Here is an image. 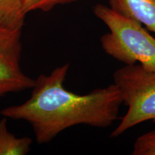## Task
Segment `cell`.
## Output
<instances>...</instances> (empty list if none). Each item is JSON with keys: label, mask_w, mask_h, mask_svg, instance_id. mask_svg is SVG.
<instances>
[{"label": "cell", "mask_w": 155, "mask_h": 155, "mask_svg": "<svg viewBox=\"0 0 155 155\" xmlns=\"http://www.w3.org/2000/svg\"><path fill=\"white\" fill-rule=\"evenodd\" d=\"M69 68L70 64L65 63L49 75H39L30 98L22 104L3 108L1 115L28 122L38 144L50 142L62 131L76 125L111 126L119 118L123 104L117 86L113 83L87 94H75L64 87Z\"/></svg>", "instance_id": "6da1fadb"}, {"label": "cell", "mask_w": 155, "mask_h": 155, "mask_svg": "<svg viewBox=\"0 0 155 155\" xmlns=\"http://www.w3.org/2000/svg\"><path fill=\"white\" fill-rule=\"evenodd\" d=\"M93 12L109 30L100 40L105 53L124 65L138 63L155 73V38L142 25L102 4L95 5Z\"/></svg>", "instance_id": "7a4b0ae2"}, {"label": "cell", "mask_w": 155, "mask_h": 155, "mask_svg": "<svg viewBox=\"0 0 155 155\" xmlns=\"http://www.w3.org/2000/svg\"><path fill=\"white\" fill-rule=\"evenodd\" d=\"M113 81L128 110L110 137L116 138L143 122L155 121L154 73L138 63L125 65L114 71Z\"/></svg>", "instance_id": "3957f363"}, {"label": "cell", "mask_w": 155, "mask_h": 155, "mask_svg": "<svg viewBox=\"0 0 155 155\" xmlns=\"http://www.w3.org/2000/svg\"><path fill=\"white\" fill-rule=\"evenodd\" d=\"M22 30L0 25V97L32 89L35 79L25 74L21 67Z\"/></svg>", "instance_id": "277c9868"}, {"label": "cell", "mask_w": 155, "mask_h": 155, "mask_svg": "<svg viewBox=\"0 0 155 155\" xmlns=\"http://www.w3.org/2000/svg\"><path fill=\"white\" fill-rule=\"evenodd\" d=\"M108 4L112 10L155 34V0H108Z\"/></svg>", "instance_id": "5b68a950"}, {"label": "cell", "mask_w": 155, "mask_h": 155, "mask_svg": "<svg viewBox=\"0 0 155 155\" xmlns=\"http://www.w3.org/2000/svg\"><path fill=\"white\" fill-rule=\"evenodd\" d=\"M7 118L0 119V155H25L30 151L32 139L17 137L7 127Z\"/></svg>", "instance_id": "8992f818"}, {"label": "cell", "mask_w": 155, "mask_h": 155, "mask_svg": "<svg viewBox=\"0 0 155 155\" xmlns=\"http://www.w3.org/2000/svg\"><path fill=\"white\" fill-rule=\"evenodd\" d=\"M28 15L24 0H0V25L12 30H21Z\"/></svg>", "instance_id": "52a82bcc"}, {"label": "cell", "mask_w": 155, "mask_h": 155, "mask_svg": "<svg viewBox=\"0 0 155 155\" xmlns=\"http://www.w3.org/2000/svg\"><path fill=\"white\" fill-rule=\"evenodd\" d=\"M133 155H155V130L143 134L136 139L131 151Z\"/></svg>", "instance_id": "ba28073f"}, {"label": "cell", "mask_w": 155, "mask_h": 155, "mask_svg": "<svg viewBox=\"0 0 155 155\" xmlns=\"http://www.w3.org/2000/svg\"><path fill=\"white\" fill-rule=\"evenodd\" d=\"M78 0H24V8L27 14L33 11L48 12L58 5H67Z\"/></svg>", "instance_id": "9c48e42d"}]
</instances>
